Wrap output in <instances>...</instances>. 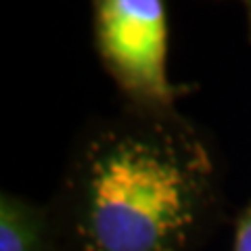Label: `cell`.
Returning a JSON list of instances; mask_svg holds the SVG:
<instances>
[{
    "label": "cell",
    "instance_id": "3",
    "mask_svg": "<svg viewBox=\"0 0 251 251\" xmlns=\"http://www.w3.org/2000/svg\"><path fill=\"white\" fill-rule=\"evenodd\" d=\"M0 251H50L46 214L15 195H2Z\"/></svg>",
    "mask_w": 251,
    "mask_h": 251
},
{
    "label": "cell",
    "instance_id": "4",
    "mask_svg": "<svg viewBox=\"0 0 251 251\" xmlns=\"http://www.w3.org/2000/svg\"><path fill=\"white\" fill-rule=\"evenodd\" d=\"M232 251H251V205L245 209V214L241 216L237 224Z\"/></svg>",
    "mask_w": 251,
    "mask_h": 251
},
{
    "label": "cell",
    "instance_id": "2",
    "mask_svg": "<svg viewBox=\"0 0 251 251\" xmlns=\"http://www.w3.org/2000/svg\"><path fill=\"white\" fill-rule=\"evenodd\" d=\"M94 44L130 107L174 109L163 0H90Z\"/></svg>",
    "mask_w": 251,
    "mask_h": 251
},
{
    "label": "cell",
    "instance_id": "5",
    "mask_svg": "<svg viewBox=\"0 0 251 251\" xmlns=\"http://www.w3.org/2000/svg\"><path fill=\"white\" fill-rule=\"evenodd\" d=\"M247 2H249V0H247Z\"/></svg>",
    "mask_w": 251,
    "mask_h": 251
},
{
    "label": "cell",
    "instance_id": "1",
    "mask_svg": "<svg viewBox=\"0 0 251 251\" xmlns=\"http://www.w3.org/2000/svg\"><path fill=\"white\" fill-rule=\"evenodd\" d=\"M214 161L174 109H140L88 136L69 178L82 251H180L205 216Z\"/></svg>",
    "mask_w": 251,
    "mask_h": 251
}]
</instances>
